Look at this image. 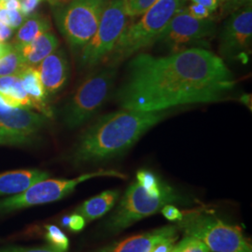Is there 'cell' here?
<instances>
[{"mask_svg":"<svg viewBox=\"0 0 252 252\" xmlns=\"http://www.w3.org/2000/svg\"><path fill=\"white\" fill-rule=\"evenodd\" d=\"M34 137L10 132L9 130L0 128V145L24 146L31 144Z\"/></svg>","mask_w":252,"mask_h":252,"instance_id":"cell-24","label":"cell"},{"mask_svg":"<svg viewBox=\"0 0 252 252\" xmlns=\"http://www.w3.org/2000/svg\"><path fill=\"white\" fill-rule=\"evenodd\" d=\"M252 4V0H219L221 16L226 17L235 11Z\"/></svg>","mask_w":252,"mask_h":252,"instance_id":"cell-27","label":"cell"},{"mask_svg":"<svg viewBox=\"0 0 252 252\" xmlns=\"http://www.w3.org/2000/svg\"><path fill=\"white\" fill-rule=\"evenodd\" d=\"M171 252H210L207 245L195 237L185 235Z\"/></svg>","mask_w":252,"mask_h":252,"instance_id":"cell-23","label":"cell"},{"mask_svg":"<svg viewBox=\"0 0 252 252\" xmlns=\"http://www.w3.org/2000/svg\"><path fill=\"white\" fill-rule=\"evenodd\" d=\"M216 25L210 19H196L186 10H179L167 23L156 42L168 47L173 53L186 46L214 36Z\"/></svg>","mask_w":252,"mask_h":252,"instance_id":"cell-10","label":"cell"},{"mask_svg":"<svg viewBox=\"0 0 252 252\" xmlns=\"http://www.w3.org/2000/svg\"><path fill=\"white\" fill-rule=\"evenodd\" d=\"M47 94L62 90L69 77V63L63 50L57 49L36 67Z\"/></svg>","mask_w":252,"mask_h":252,"instance_id":"cell-14","label":"cell"},{"mask_svg":"<svg viewBox=\"0 0 252 252\" xmlns=\"http://www.w3.org/2000/svg\"><path fill=\"white\" fill-rule=\"evenodd\" d=\"M157 0H125L129 17L143 15Z\"/></svg>","mask_w":252,"mask_h":252,"instance_id":"cell-25","label":"cell"},{"mask_svg":"<svg viewBox=\"0 0 252 252\" xmlns=\"http://www.w3.org/2000/svg\"><path fill=\"white\" fill-rule=\"evenodd\" d=\"M240 100L248 108L252 109V94H244L241 96Z\"/></svg>","mask_w":252,"mask_h":252,"instance_id":"cell-37","label":"cell"},{"mask_svg":"<svg viewBox=\"0 0 252 252\" xmlns=\"http://www.w3.org/2000/svg\"><path fill=\"white\" fill-rule=\"evenodd\" d=\"M99 177L126 179L125 174L116 170H103L83 174L73 180H43L37 181L26 190L0 201V214L35 207L61 200L70 194L75 188L86 180Z\"/></svg>","mask_w":252,"mask_h":252,"instance_id":"cell-8","label":"cell"},{"mask_svg":"<svg viewBox=\"0 0 252 252\" xmlns=\"http://www.w3.org/2000/svg\"><path fill=\"white\" fill-rule=\"evenodd\" d=\"M187 203H189V200L172 186L157 194L147 190L135 180L126 189L115 210L104 221L103 230L107 234H118L145 218L161 211L167 204Z\"/></svg>","mask_w":252,"mask_h":252,"instance_id":"cell-5","label":"cell"},{"mask_svg":"<svg viewBox=\"0 0 252 252\" xmlns=\"http://www.w3.org/2000/svg\"><path fill=\"white\" fill-rule=\"evenodd\" d=\"M252 38V4L232 13L220 36V53L230 59L248 60Z\"/></svg>","mask_w":252,"mask_h":252,"instance_id":"cell-11","label":"cell"},{"mask_svg":"<svg viewBox=\"0 0 252 252\" xmlns=\"http://www.w3.org/2000/svg\"><path fill=\"white\" fill-rule=\"evenodd\" d=\"M12 35L13 30L2 22H0V43H5L6 41L9 40Z\"/></svg>","mask_w":252,"mask_h":252,"instance_id":"cell-34","label":"cell"},{"mask_svg":"<svg viewBox=\"0 0 252 252\" xmlns=\"http://www.w3.org/2000/svg\"><path fill=\"white\" fill-rule=\"evenodd\" d=\"M26 65L18 47L9 43L7 51L0 56V76L18 75Z\"/></svg>","mask_w":252,"mask_h":252,"instance_id":"cell-21","label":"cell"},{"mask_svg":"<svg viewBox=\"0 0 252 252\" xmlns=\"http://www.w3.org/2000/svg\"><path fill=\"white\" fill-rule=\"evenodd\" d=\"M21 9L20 11L26 16L28 17L31 14H33L38 6L44 1V0H19Z\"/></svg>","mask_w":252,"mask_h":252,"instance_id":"cell-31","label":"cell"},{"mask_svg":"<svg viewBox=\"0 0 252 252\" xmlns=\"http://www.w3.org/2000/svg\"><path fill=\"white\" fill-rule=\"evenodd\" d=\"M59 41L54 33L48 31L37 36L33 41L26 45L18 47L24 62L29 66H35L47 56L58 49ZM17 47V46H16Z\"/></svg>","mask_w":252,"mask_h":252,"instance_id":"cell-17","label":"cell"},{"mask_svg":"<svg viewBox=\"0 0 252 252\" xmlns=\"http://www.w3.org/2000/svg\"><path fill=\"white\" fill-rule=\"evenodd\" d=\"M179 234L180 230L178 226H163L153 231L132 235L95 252H150L154 246L162 240L179 237Z\"/></svg>","mask_w":252,"mask_h":252,"instance_id":"cell-13","label":"cell"},{"mask_svg":"<svg viewBox=\"0 0 252 252\" xmlns=\"http://www.w3.org/2000/svg\"><path fill=\"white\" fill-rule=\"evenodd\" d=\"M120 197L118 189H108L85 201L77 208L76 213L83 217L86 221H92L106 215L114 207Z\"/></svg>","mask_w":252,"mask_h":252,"instance_id":"cell-18","label":"cell"},{"mask_svg":"<svg viewBox=\"0 0 252 252\" xmlns=\"http://www.w3.org/2000/svg\"><path fill=\"white\" fill-rule=\"evenodd\" d=\"M176 225L185 235L206 244L210 252H252V244L240 228L226 222L206 207L182 211Z\"/></svg>","mask_w":252,"mask_h":252,"instance_id":"cell-3","label":"cell"},{"mask_svg":"<svg viewBox=\"0 0 252 252\" xmlns=\"http://www.w3.org/2000/svg\"><path fill=\"white\" fill-rule=\"evenodd\" d=\"M27 17L20 10L0 9V22L10 27L12 30L18 29Z\"/></svg>","mask_w":252,"mask_h":252,"instance_id":"cell-26","label":"cell"},{"mask_svg":"<svg viewBox=\"0 0 252 252\" xmlns=\"http://www.w3.org/2000/svg\"><path fill=\"white\" fill-rule=\"evenodd\" d=\"M235 84L223 60L205 49H186L159 57L140 54L128 64V74L116 93V100L125 109L164 111L220 101Z\"/></svg>","mask_w":252,"mask_h":252,"instance_id":"cell-1","label":"cell"},{"mask_svg":"<svg viewBox=\"0 0 252 252\" xmlns=\"http://www.w3.org/2000/svg\"><path fill=\"white\" fill-rule=\"evenodd\" d=\"M21 5L19 0H3L0 1V9L4 10H20Z\"/></svg>","mask_w":252,"mask_h":252,"instance_id":"cell-35","label":"cell"},{"mask_svg":"<svg viewBox=\"0 0 252 252\" xmlns=\"http://www.w3.org/2000/svg\"><path fill=\"white\" fill-rule=\"evenodd\" d=\"M116 74V66L108 64L88 75L63 107L64 125L77 128L87 123L107 101Z\"/></svg>","mask_w":252,"mask_h":252,"instance_id":"cell-6","label":"cell"},{"mask_svg":"<svg viewBox=\"0 0 252 252\" xmlns=\"http://www.w3.org/2000/svg\"><path fill=\"white\" fill-rule=\"evenodd\" d=\"M184 0H157L138 22L128 26L103 62L116 66L156 42L162 29L181 9Z\"/></svg>","mask_w":252,"mask_h":252,"instance_id":"cell-4","label":"cell"},{"mask_svg":"<svg viewBox=\"0 0 252 252\" xmlns=\"http://www.w3.org/2000/svg\"><path fill=\"white\" fill-rule=\"evenodd\" d=\"M128 20L125 0H109L94 35L81 49V67H94L106 59L128 27Z\"/></svg>","mask_w":252,"mask_h":252,"instance_id":"cell-9","label":"cell"},{"mask_svg":"<svg viewBox=\"0 0 252 252\" xmlns=\"http://www.w3.org/2000/svg\"><path fill=\"white\" fill-rule=\"evenodd\" d=\"M187 11L192 17L196 19H207L210 15V11L206 7L195 3L189 6Z\"/></svg>","mask_w":252,"mask_h":252,"instance_id":"cell-32","label":"cell"},{"mask_svg":"<svg viewBox=\"0 0 252 252\" xmlns=\"http://www.w3.org/2000/svg\"><path fill=\"white\" fill-rule=\"evenodd\" d=\"M165 116V111L143 112L131 109L105 115L81 135L72 153L73 162L94 163L117 158Z\"/></svg>","mask_w":252,"mask_h":252,"instance_id":"cell-2","label":"cell"},{"mask_svg":"<svg viewBox=\"0 0 252 252\" xmlns=\"http://www.w3.org/2000/svg\"><path fill=\"white\" fill-rule=\"evenodd\" d=\"M41 113L27 108H13L0 95V128L21 135L33 136L48 123Z\"/></svg>","mask_w":252,"mask_h":252,"instance_id":"cell-12","label":"cell"},{"mask_svg":"<svg viewBox=\"0 0 252 252\" xmlns=\"http://www.w3.org/2000/svg\"><path fill=\"white\" fill-rule=\"evenodd\" d=\"M108 0H72L54 10L59 31L73 51L78 52L94 36Z\"/></svg>","mask_w":252,"mask_h":252,"instance_id":"cell-7","label":"cell"},{"mask_svg":"<svg viewBox=\"0 0 252 252\" xmlns=\"http://www.w3.org/2000/svg\"><path fill=\"white\" fill-rule=\"evenodd\" d=\"M0 252H60L52 247L25 248V247H6L0 248Z\"/></svg>","mask_w":252,"mask_h":252,"instance_id":"cell-30","label":"cell"},{"mask_svg":"<svg viewBox=\"0 0 252 252\" xmlns=\"http://www.w3.org/2000/svg\"><path fill=\"white\" fill-rule=\"evenodd\" d=\"M192 3L206 7L210 12L215 11L219 8V0H190Z\"/></svg>","mask_w":252,"mask_h":252,"instance_id":"cell-36","label":"cell"},{"mask_svg":"<svg viewBox=\"0 0 252 252\" xmlns=\"http://www.w3.org/2000/svg\"><path fill=\"white\" fill-rule=\"evenodd\" d=\"M161 212L162 216L169 221L177 222L182 218V211H180V209L173 204H167L163 206L161 209Z\"/></svg>","mask_w":252,"mask_h":252,"instance_id":"cell-29","label":"cell"},{"mask_svg":"<svg viewBox=\"0 0 252 252\" xmlns=\"http://www.w3.org/2000/svg\"><path fill=\"white\" fill-rule=\"evenodd\" d=\"M45 171L31 169L5 172L0 174V196L15 195L26 190L37 181L48 179Z\"/></svg>","mask_w":252,"mask_h":252,"instance_id":"cell-16","label":"cell"},{"mask_svg":"<svg viewBox=\"0 0 252 252\" xmlns=\"http://www.w3.org/2000/svg\"><path fill=\"white\" fill-rule=\"evenodd\" d=\"M177 239H178V237H171V238L162 240L160 243L154 246L153 250L150 252H171L174 246H175L174 244Z\"/></svg>","mask_w":252,"mask_h":252,"instance_id":"cell-33","label":"cell"},{"mask_svg":"<svg viewBox=\"0 0 252 252\" xmlns=\"http://www.w3.org/2000/svg\"><path fill=\"white\" fill-rule=\"evenodd\" d=\"M62 224L72 232H81L86 225V220L80 214L74 213L70 216L64 217Z\"/></svg>","mask_w":252,"mask_h":252,"instance_id":"cell-28","label":"cell"},{"mask_svg":"<svg viewBox=\"0 0 252 252\" xmlns=\"http://www.w3.org/2000/svg\"><path fill=\"white\" fill-rule=\"evenodd\" d=\"M0 1H3V0H0Z\"/></svg>","mask_w":252,"mask_h":252,"instance_id":"cell-39","label":"cell"},{"mask_svg":"<svg viewBox=\"0 0 252 252\" xmlns=\"http://www.w3.org/2000/svg\"><path fill=\"white\" fill-rule=\"evenodd\" d=\"M45 239L52 248L58 252H66L69 248L67 236L57 226L52 224L45 226Z\"/></svg>","mask_w":252,"mask_h":252,"instance_id":"cell-22","label":"cell"},{"mask_svg":"<svg viewBox=\"0 0 252 252\" xmlns=\"http://www.w3.org/2000/svg\"><path fill=\"white\" fill-rule=\"evenodd\" d=\"M0 95L13 108H32L18 75L0 76Z\"/></svg>","mask_w":252,"mask_h":252,"instance_id":"cell-19","label":"cell"},{"mask_svg":"<svg viewBox=\"0 0 252 252\" xmlns=\"http://www.w3.org/2000/svg\"><path fill=\"white\" fill-rule=\"evenodd\" d=\"M9 46V43H0V56L7 51Z\"/></svg>","mask_w":252,"mask_h":252,"instance_id":"cell-38","label":"cell"},{"mask_svg":"<svg viewBox=\"0 0 252 252\" xmlns=\"http://www.w3.org/2000/svg\"><path fill=\"white\" fill-rule=\"evenodd\" d=\"M51 30V22L45 16L34 12L27 17L23 25L19 27L11 44L17 47L26 45L36 39L37 36Z\"/></svg>","mask_w":252,"mask_h":252,"instance_id":"cell-20","label":"cell"},{"mask_svg":"<svg viewBox=\"0 0 252 252\" xmlns=\"http://www.w3.org/2000/svg\"><path fill=\"white\" fill-rule=\"evenodd\" d=\"M23 87L32 102L34 109L38 110L46 117L53 116L52 108L47 104V94L35 66L26 65L18 74Z\"/></svg>","mask_w":252,"mask_h":252,"instance_id":"cell-15","label":"cell"}]
</instances>
